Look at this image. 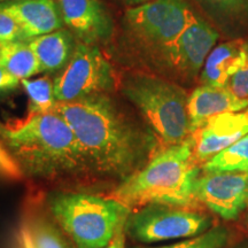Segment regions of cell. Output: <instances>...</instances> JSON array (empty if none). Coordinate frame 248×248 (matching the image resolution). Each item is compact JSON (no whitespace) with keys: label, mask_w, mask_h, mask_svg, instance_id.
<instances>
[{"label":"cell","mask_w":248,"mask_h":248,"mask_svg":"<svg viewBox=\"0 0 248 248\" xmlns=\"http://www.w3.org/2000/svg\"><path fill=\"white\" fill-rule=\"evenodd\" d=\"M212 225V218L200 209L150 203L130 212L124 230L133 241L153 244L197 237Z\"/></svg>","instance_id":"52a82bcc"},{"label":"cell","mask_w":248,"mask_h":248,"mask_svg":"<svg viewBox=\"0 0 248 248\" xmlns=\"http://www.w3.org/2000/svg\"><path fill=\"white\" fill-rule=\"evenodd\" d=\"M64 27L79 43L99 45L110 39L114 23L109 12L100 0H55Z\"/></svg>","instance_id":"8fae6325"},{"label":"cell","mask_w":248,"mask_h":248,"mask_svg":"<svg viewBox=\"0 0 248 248\" xmlns=\"http://www.w3.org/2000/svg\"><path fill=\"white\" fill-rule=\"evenodd\" d=\"M8 1H16V0H0V4H4V2H8Z\"/></svg>","instance_id":"4dcf8cb0"},{"label":"cell","mask_w":248,"mask_h":248,"mask_svg":"<svg viewBox=\"0 0 248 248\" xmlns=\"http://www.w3.org/2000/svg\"><path fill=\"white\" fill-rule=\"evenodd\" d=\"M5 130H6V126L1 122H0V140L1 141H2V139H4Z\"/></svg>","instance_id":"f1b7e54d"},{"label":"cell","mask_w":248,"mask_h":248,"mask_svg":"<svg viewBox=\"0 0 248 248\" xmlns=\"http://www.w3.org/2000/svg\"><path fill=\"white\" fill-rule=\"evenodd\" d=\"M18 243L20 248H76L51 214L35 207L23 215Z\"/></svg>","instance_id":"9a60e30c"},{"label":"cell","mask_w":248,"mask_h":248,"mask_svg":"<svg viewBox=\"0 0 248 248\" xmlns=\"http://www.w3.org/2000/svg\"><path fill=\"white\" fill-rule=\"evenodd\" d=\"M124 226L119 229V231L116 232L115 235H114V238L111 239L110 243L108 244L105 248H125L126 234H125V230H124Z\"/></svg>","instance_id":"4316f807"},{"label":"cell","mask_w":248,"mask_h":248,"mask_svg":"<svg viewBox=\"0 0 248 248\" xmlns=\"http://www.w3.org/2000/svg\"><path fill=\"white\" fill-rule=\"evenodd\" d=\"M121 92L163 147L179 144L191 136L188 95L179 85L162 77L133 74L123 79Z\"/></svg>","instance_id":"5b68a950"},{"label":"cell","mask_w":248,"mask_h":248,"mask_svg":"<svg viewBox=\"0 0 248 248\" xmlns=\"http://www.w3.org/2000/svg\"><path fill=\"white\" fill-rule=\"evenodd\" d=\"M78 40L68 28L29 40L39 61L40 73H60L69 63Z\"/></svg>","instance_id":"2e32d148"},{"label":"cell","mask_w":248,"mask_h":248,"mask_svg":"<svg viewBox=\"0 0 248 248\" xmlns=\"http://www.w3.org/2000/svg\"><path fill=\"white\" fill-rule=\"evenodd\" d=\"M0 176L13 181H18L23 177V173L16 161L13 159L1 140H0Z\"/></svg>","instance_id":"d4e9b609"},{"label":"cell","mask_w":248,"mask_h":248,"mask_svg":"<svg viewBox=\"0 0 248 248\" xmlns=\"http://www.w3.org/2000/svg\"><path fill=\"white\" fill-rule=\"evenodd\" d=\"M194 197L222 218H238L248 209V173L201 171L194 183Z\"/></svg>","instance_id":"30bf717a"},{"label":"cell","mask_w":248,"mask_h":248,"mask_svg":"<svg viewBox=\"0 0 248 248\" xmlns=\"http://www.w3.org/2000/svg\"><path fill=\"white\" fill-rule=\"evenodd\" d=\"M248 135V108L212 117L191 135L194 160L201 167L214 155Z\"/></svg>","instance_id":"7c38bea8"},{"label":"cell","mask_w":248,"mask_h":248,"mask_svg":"<svg viewBox=\"0 0 248 248\" xmlns=\"http://www.w3.org/2000/svg\"><path fill=\"white\" fill-rule=\"evenodd\" d=\"M245 40L235 38L215 46L207 57L200 74L203 85L228 88L229 82L240 67Z\"/></svg>","instance_id":"e0dca14e"},{"label":"cell","mask_w":248,"mask_h":248,"mask_svg":"<svg viewBox=\"0 0 248 248\" xmlns=\"http://www.w3.org/2000/svg\"><path fill=\"white\" fill-rule=\"evenodd\" d=\"M0 64L20 80L31 78L40 73L38 59L26 40L4 44Z\"/></svg>","instance_id":"d6986e66"},{"label":"cell","mask_w":248,"mask_h":248,"mask_svg":"<svg viewBox=\"0 0 248 248\" xmlns=\"http://www.w3.org/2000/svg\"><path fill=\"white\" fill-rule=\"evenodd\" d=\"M229 232L224 226H215L209 229L202 234L181 243L170 245V246L155 247V248H223L228 243ZM132 248H147V247H132Z\"/></svg>","instance_id":"7402d4cb"},{"label":"cell","mask_w":248,"mask_h":248,"mask_svg":"<svg viewBox=\"0 0 248 248\" xmlns=\"http://www.w3.org/2000/svg\"><path fill=\"white\" fill-rule=\"evenodd\" d=\"M226 35L238 36L248 29V0H194Z\"/></svg>","instance_id":"ac0fdd59"},{"label":"cell","mask_w":248,"mask_h":248,"mask_svg":"<svg viewBox=\"0 0 248 248\" xmlns=\"http://www.w3.org/2000/svg\"><path fill=\"white\" fill-rule=\"evenodd\" d=\"M46 207L76 248H105L131 212L109 195L75 191L51 192Z\"/></svg>","instance_id":"277c9868"},{"label":"cell","mask_w":248,"mask_h":248,"mask_svg":"<svg viewBox=\"0 0 248 248\" xmlns=\"http://www.w3.org/2000/svg\"><path fill=\"white\" fill-rule=\"evenodd\" d=\"M0 8L15 18L26 42L64 28L55 0H16L0 4Z\"/></svg>","instance_id":"4fadbf2b"},{"label":"cell","mask_w":248,"mask_h":248,"mask_svg":"<svg viewBox=\"0 0 248 248\" xmlns=\"http://www.w3.org/2000/svg\"><path fill=\"white\" fill-rule=\"evenodd\" d=\"M54 110L74 130L97 179L120 184L162 148L150 126L111 92L58 102Z\"/></svg>","instance_id":"6da1fadb"},{"label":"cell","mask_w":248,"mask_h":248,"mask_svg":"<svg viewBox=\"0 0 248 248\" xmlns=\"http://www.w3.org/2000/svg\"><path fill=\"white\" fill-rule=\"evenodd\" d=\"M114 88L113 68L97 45L78 43L69 63L54 77L58 102H70L94 93L113 92Z\"/></svg>","instance_id":"ba28073f"},{"label":"cell","mask_w":248,"mask_h":248,"mask_svg":"<svg viewBox=\"0 0 248 248\" xmlns=\"http://www.w3.org/2000/svg\"><path fill=\"white\" fill-rule=\"evenodd\" d=\"M218 38V30L206 18L195 14L181 36L157 59L182 79H194L202 70Z\"/></svg>","instance_id":"9c48e42d"},{"label":"cell","mask_w":248,"mask_h":248,"mask_svg":"<svg viewBox=\"0 0 248 248\" xmlns=\"http://www.w3.org/2000/svg\"><path fill=\"white\" fill-rule=\"evenodd\" d=\"M248 108L247 99H240L229 88L200 85L188 95L187 114L191 135L212 117L223 113L240 111Z\"/></svg>","instance_id":"5bb4252c"},{"label":"cell","mask_w":248,"mask_h":248,"mask_svg":"<svg viewBox=\"0 0 248 248\" xmlns=\"http://www.w3.org/2000/svg\"><path fill=\"white\" fill-rule=\"evenodd\" d=\"M233 248H248V243H243V244L238 245V246H235Z\"/></svg>","instance_id":"f546056e"},{"label":"cell","mask_w":248,"mask_h":248,"mask_svg":"<svg viewBox=\"0 0 248 248\" xmlns=\"http://www.w3.org/2000/svg\"><path fill=\"white\" fill-rule=\"evenodd\" d=\"M194 15L186 0H152L125 12L124 30L141 49L159 57L181 36Z\"/></svg>","instance_id":"8992f818"},{"label":"cell","mask_w":248,"mask_h":248,"mask_svg":"<svg viewBox=\"0 0 248 248\" xmlns=\"http://www.w3.org/2000/svg\"><path fill=\"white\" fill-rule=\"evenodd\" d=\"M200 173L190 136L157 151L140 170L117 184L108 195L131 210L150 203L200 209L194 197V183Z\"/></svg>","instance_id":"3957f363"},{"label":"cell","mask_w":248,"mask_h":248,"mask_svg":"<svg viewBox=\"0 0 248 248\" xmlns=\"http://www.w3.org/2000/svg\"><path fill=\"white\" fill-rule=\"evenodd\" d=\"M2 142L23 176L52 184L97 179L74 130L55 110L29 114L23 122L6 126Z\"/></svg>","instance_id":"7a4b0ae2"},{"label":"cell","mask_w":248,"mask_h":248,"mask_svg":"<svg viewBox=\"0 0 248 248\" xmlns=\"http://www.w3.org/2000/svg\"><path fill=\"white\" fill-rule=\"evenodd\" d=\"M228 88L238 98L248 100V40L244 42L243 61L229 82Z\"/></svg>","instance_id":"603a6c76"},{"label":"cell","mask_w":248,"mask_h":248,"mask_svg":"<svg viewBox=\"0 0 248 248\" xmlns=\"http://www.w3.org/2000/svg\"><path fill=\"white\" fill-rule=\"evenodd\" d=\"M122 1L125 5L131 6V7H137V6L146 4V2H150L152 0H122Z\"/></svg>","instance_id":"83f0119b"},{"label":"cell","mask_w":248,"mask_h":248,"mask_svg":"<svg viewBox=\"0 0 248 248\" xmlns=\"http://www.w3.org/2000/svg\"><path fill=\"white\" fill-rule=\"evenodd\" d=\"M29 98V114L48 113L55 109L58 101L54 94V78L48 76L21 80Z\"/></svg>","instance_id":"44dd1931"},{"label":"cell","mask_w":248,"mask_h":248,"mask_svg":"<svg viewBox=\"0 0 248 248\" xmlns=\"http://www.w3.org/2000/svg\"><path fill=\"white\" fill-rule=\"evenodd\" d=\"M2 46H4V44L0 43V59H1V54H2Z\"/></svg>","instance_id":"1f68e13d"},{"label":"cell","mask_w":248,"mask_h":248,"mask_svg":"<svg viewBox=\"0 0 248 248\" xmlns=\"http://www.w3.org/2000/svg\"><path fill=\"white\" fill-rule=\"evenodd\" d=\"M21 84V80L14 77L5 67L0 64V91L16 89Z\"/></svg>","instance_id":"484cf974"},{"label":"cell","mask_w":248,"mask_h":248,"mask_svg":"<svg viewBox=\"0 0 248 248\" xmlns=\"http://www.w3.org/2000/svg\"><path fill=\"white\" fill-rule=\"evenodd\" d=\"M201 171L248 173V135L214 155L201 166Z\"/></svg>","instance_id":"ffe728a7"},{"label":"cell","mask_w":248,"mask_h":248,"mask_svg":"<svg viewBox=\"0 0 248 248\" xmlns=\"http://www.w3.org/2000/svg\"><path fill=\"white\" fill-rule=\"evenodd\" d=\"M17 40H23L22 30L11 14L0 8V43L6 44Z\"/></svg>","instance_id":"cb8c5ba5"}]
</instances>
